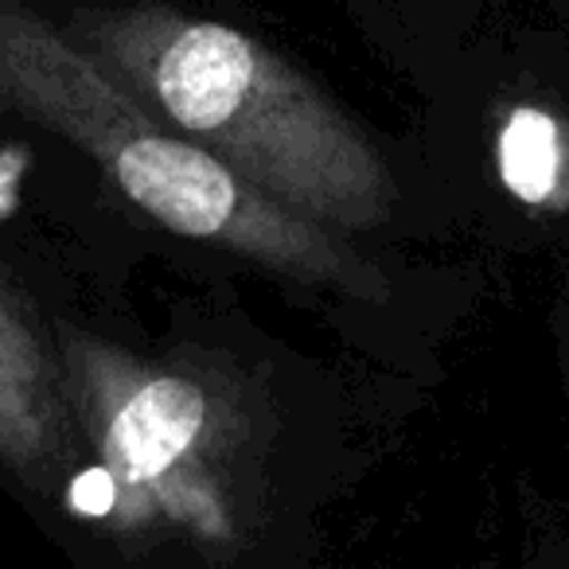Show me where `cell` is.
<instances>
[{"label":"cell","instance_id":"5b68a950","mask_svg":"<svg viewBox=\"0 0 569 569\" xmlns=\"http://www.w3.org/2000/svg\"><path fill=\"white\" fill-rule=\"evenodd\" d=\"M71 503H74V511H82V515H110L113 503H118L110 472H106V468H87V472L74 476Z\"/></svg>","mask_w":569,"mask_h":569},{"label":"cell","instance_id":"277c9868","mask_svg":"<svg viewBox=\"0 0 569 569\" xmlns=\"http://www.w3.org/2000/svg\"><path fill=\"white\" fill-rule=\"evenodd\" d=\"M0 379L9 382L12 395L28 406L32 413H40L48 426H56V410L48 402V382H43V367L36 356L32 343H24L17 336V328L4 325V312H0Z\"/></svg>","mask_w":569,"mask_h":569},{"label":"cell","instance_id":"7a4b0ae2","mask_svg":"<svg viewBox=\"0 0 569 569\" xmlns=\"http://www.w3.org/2000/svg\"><path fill=\"white\" fill-rule=\"evenodd\" d=\"M82 367L126 519L164 522L214 558L246 550L261 530L266 445L242 382L113 351H87Z\"/></svg>","mask_w":569,"mask_h":569},{"label":"cell","instance_id":"6da1fadb","mask_svg":"<svg viewBox=\"0 0 569 569\" xmlns=\"http://www.w3.org/2000/svg\"><path fill=\"white\" fill-rule=\"evenodd\" d=\"M98 43L160 121L284 211L340 238L395 214L398 183L382 152L317 82L250 32L141 9L113 17Z\"/></svg>","mask_w":569,"mask_h":569},{"label":"cell","instance_id":"8992f818","mask_svg":"<svg viewBox=\"0 0 569 569\" xmlns=\"http://www.w3.org/2000/svg\"><path fill=\"white\" fill-rule=\"evenodd\" d=\"M566 9H569V0H566Z\"/></svg>","mask_w":569,"mask_h":569},{"label":"cell","instance_id":"3957f363","mask_svg":"<svg viewBox=\"0 0 569 569\" xmlns=\"http://www.w3.org/2000/svg\"><path fill=\"white\" fill-rule=\"evenodd\" d=\"M503 188L538 211H569V126L546 106L519 102L496 133Z\"/></svg>","mask_w":569,"mask_h":569}]
</instances>
